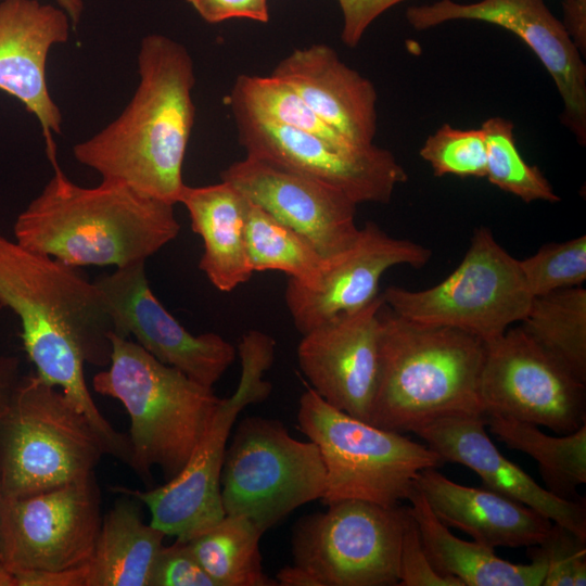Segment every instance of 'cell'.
Returning <instances> with one entry per match:
<instances>
[{
  "label": "cell",
  "instance_id": "obj_20",
  "mask_svg": "<svg viewBox=\"0 0 586 586\" xmlns=\"http://www.w3.org/2000/svg\"><path fill=\"white\" fill-rule=\"evenodd\" d=\"M66 12L37 0L0 2V90L14 97L39 120L52 166L59 165L53 133L62 114L50 95L46 67L50 48L66 42Z\"/></svg>",
  "mask_w": 586,
  "mask_h": 586
},
{
  "label": "cell",
  "instance_id": "obj_35",
  "mask_svg": "<svg viewBox=\"0 0 586 586\" xmlns=\"http://www.w3.org/2000/svg\"><path fill=\"white\" fill-rule=\"evenodd\" d=\"M530 557H540L547 569L545 586L586 585V539L555 523L544 540L527 547Z\"/></svg>",
  "mask_w": 586,
  "mask_h": 586
},
{
  "label": "cell",
  "instance_id": "obj_29",
  "mask_svg": "<svg viewBox=\"0 0 586 586\" xmlns=\"http://www.w3.org/2000/svg\"><path fill=\"white\" fill-rule=\"evenodd\" d=\"M523 331L586 382V290L574 286L533 297Z\"/></svg>",
  "mask_w": 586,
  "mask_h": 586
},
{
  "label": "cell",
  "instance_id": "obj_9",
  "mask_svg": "<svg viewBox=\"0 0 586 586\" xmlns=\"http://www.w3.org/2000/svg\"><path fill=\"white\" fill-rule=\"evenodd\" d=\"M381 295L406 319L459 329L484 342L522 321L533 300L519 259L484 226L474 230L462 260L443 281L418 291L391 285Z\"/></svg>",
  "mask_w": 586,
  "mask_h": 586
},
{
  "label": "cell",
  "instance_id": "obj_16",
  "mask_svg": "<svg viewBox=\"0 0 586 586\" xmlns=\"http://www.w3.org/2000/svg\"><path fill=\"white\" fill-rule=\"evenodd\" d=\"M94 284L102 292L115 334L133 335L161 362L213 387L232 365L235 347L217 333H190L171 316L150 289L145 262L102 275Z\"/></svg>",
  "mask_w": 586,
  "mask_h": 586
},
{
  "label": "cell",
  "instance_id": "obj_15",
  "mask_svg": "<svg viewBox=\"0 0 586 586\" xmlns=\"http://www.w3.org/2000/svg\"><path fill=\"white\" fill-rule=\"evenodd\" d=\"M408 24L426 30L450 21H479L500 26L523 40L550 74L562 99V124L586 144V65L562 22L544 0H437L410 7Z\"/></svg>",
  "mask_w": 586,
  "mask_h": 586
},
{
  "label": "cell",
  "instance_id": "obj_24",
  "mask_svg": "<svg viewBox=\"0 0 586 586\" xmlns=\"http://www.w3.org/2000/svg\"><path fill=\"white\" fill-rule=\"evenodd\" d=\"M179 203L187 208L192 230L203 241L199 268L221 292H230L253 275L245 246L250 201L227 181L184 186Z\"/></svg>",
  "mask_w": 586,
  "mask_h": 586
},
{
  "label": "cell",
  "instance_id": "obj_11",
  "mask_svg": "<svg viewBox=\"0 0 586 586\" xmlns=\"http://www.w3.org/2000/svg\"><path fill=\"white\" fill-rule=\"evenodd\" d=\"M300 518L292 527L293 564L317 586H394L409 507L344 499Z\"/></svg>",
  "mask_w": 586,
  "mask_h": 586
},
{
  "label": "cell",
  "instance_id": "obj_42",
  "mask_svg": "<svg viewBox=\"0 0 586 586\" xmlns=\"http://www.w3.org/2000/svg\"><path fill=\"white\" fill-rule=\"evenodd\" d=\"M18 381V359L14 356H0V417L5 410Z\"/></svg>",
  "mask_w": 586,
  "mask_h": 586
},
{
  "label": "cell",
  "instance_id": "obj_17",
  "mask_svg": "<svg viewBox=\"0 0 586 586\" xmlns=\"http://www.w3.org/2000/svg\"><path fill=\"white\" fill-rule=\"evenodd\" d=\"M221 180L306 238L331 260L355 243L356 206L345 193L266 160L246 155L221 171Z\"/></svg>",
  "mask_w": 586,
  "mask_h": 586
},
{
  "label": "cell",
  "instance_id": "obj_45",
  "mask_svg": "<svg viewBox=\"0 0 586 586\" xmlns=\"http://www.w3.org/2000/svg\"><path fill=\"white\" fill-rule=\"evenodd\" d=\"M0 586H17L15 575L0 562Z\"/></svg>",
  "mask_w": 586,
  "mask_h": 586
},
{
  "label": "cell",
  "instance_id": "obj_30",
  "mask_svg": "<svg viewBox=\"0 0 586 586\" xmlns=\"http://www.w3.org/2000/svg\"><path fill=\"white\" fill-rule=\"evenodd\" d=\"M245 246L255 271L278 270L303 286H313L329 264L302 234L250 201Z\"/></svg>",
  "mask_w": 586,
  "mask_h": 586
},
{
  "label": "cell",
  "instance_id": "obj_1",
  "mask_svg": "<svg viewBox=\"0 0 586 586\" xmlns=\"http://www.w3.org/2000/svg\"><path fill=\"white\" fill-rule=\"evenodd\" d=\"M0 304L17 315L37 375L59 387L104 432L110 422L92 399L84 366H109L115 327L94 282L77 268L0 234Z\"/></svg>",
  "mask_w": 586,
  "mask_h": 586
},
{
  "label": "cell",
  "instance_id": "obj_27",
  "mask_svg": "<svg viewBox=\"0 0 586 586\" xmlns=\"http://www.w3.org/2000/svg\"><path fill=\"white\" fill-rule=\"evenodd\" d=\"M486 425L508 447L532 457L546 488L562 499L579 500L586 483V424L561 436H550L533 423L485 415Z\"/></svg>",
  "mask_w": 586,
  "mask_h": 586
},
{
  "label": "cell",
  "instance_id": "obj_7",
  "mask_svg": "<svg viewBox=\"0 0 586 586\" xmlns=\"http://www.w3.org/2000/svg\"><path fill=\"white\" fill-rule=\"evenodd\" d=\"M297 422L322 457L324 505L359 499L397 506L415 491L422 470L443 462L425 444L352 417L328 404L310 386L300 398Z\"/></svg>",
  "mask_w": 586,
  "mask_h": 586
},
{
  "label": "cell",
  "instance_id": "obj_14",
  "mask_svg": "<svg viewBox=\"0 0 586 586\" xmlns=\"http://www.w3.org/2000/svg\"><path fill=\"white\" fill-rule=\"evenodd\" d=\"M246 155L278 164L345 193L357 205L391 201L408 180L396 157L374 143L344 145L316 135L254 118L234 116Z\"/></svg>",
  "mask_w": 586,
  "mask_h": 586
},
{
  "label": "cell",
  "instance_id": "obj_44",
  "mask_svg": "<svg viewBox=\"0 0 586 586\" xmlns=\"http://www.w3.org/2000/svg\"><path fill=\"white\" fill-rule=\"evenodd\" d=\"M62 10L66 12L73 25H76L84 11L82 0H56Z\"/></svg>",
  "mask_w": 586,
  "mask_h": 586
},
{
  "label": "cell",
  "instance_id": "obj_23",
  "mask_svg": "<svg viewBox=\"0 0 586 586\" xmlns=\"http://www.w3.org/2000/svg\"><path fill=\"white\" fill-rule=\"evenodd\" d=\"M415 488L444 524L494 550L538 545L552 525L548 518L508 496L486 486L458 484L436 468L422 470Z\"/></svg>",
  "mask_w": 586,
  "mask_h": 586
},
{
  "label": "cell",
  "instance_id": "obj_39",
  "mask_svg": "<svg viewBox=\"0 0 586 586\" xmlns=\"http://www.w3.org/2000/svg\"><path fill=\"white\" fill-rule=\"evenodd\" d=\"M207 23L230 18H249L260 23L269 21L267 0H187Z\"/></svg>",
  "mask_w": 586,
  "mask_h": 586
},
{
  "label": "cell",
  "instance_id": "obj_38",
  "mask_svg": "<svg viewBox=\"0 0 586 586\" xmlns=\"http://www.w3.org/2000/svg\"><path fill=\"white\" fill-rule=\"evenodd\" d=\"M403 1L406 0H337L343 15V43L356 48L370 24Z\"/></svg>",
  "mask_w": 586,
  "mask_h": 586
},
{
  "label": "cell",
  "instance_id": "obj_13",
  "mask_svg": "<svg viewBox=\"0 0 586 586\" xmlns=\"http://www.w3.org/2000/svg\"><path fill=\"white\" fill-rule=\"evenodd\" d=\"M485 415L568 434L586 424V382L542 349L521 327L485 342L480 379Z\"/></svg>",
  "mask_w": 586,
  "mask_h": 586
},
{
  "label": "cell",
  "instance_id": "obj_32",
  "mask_svg": "<svg viewBox=\"0 0 586 586\" xmlns=\"http://www.w3.org/2000/svg\"><path fill=\"white\" fill-rule=\"evenodd\" d=\"M486 143V175L488 181L525 203H556L560 196L538 167L526 163L518 150L514 125L510 119L494 116L481 126Z\"/></svg>",
  "mask_w": 586,
  "mask_h": 586
},
{
  "label": "cell",
  "instance_id": "obj_18",
  "mask_svg": "<svg viewBox=\"0 0 586 586\" xmlns=\"http://www.w3.org/2000/svg\"><path fill=\"white\" fill-rule=\"evenodd\" d=\"M383 305L380 294L303 334L297 346L310 387L331 406L368 423L378 384Z\"/></svg>",
  "mask_w": 586,
  "mask_h": 586
},
{
  "label": "cell",
  "instance_id": "obj_10",
  "mask_svg": "<svg viewBox=\"0 0 586 586\" xmlns=\"http://www.w3.org/2000/svg\"><path fill=\"white\" fill-rule=\"evenodd\" d=\"M326 469L318 446L292 437L277 419L237 425L220 475L225 514L249 518L264 534L298 507L321 499Z\"/></svg>",
  "mask_w": 586,
  "mask_h": 586
},
{
  "label": "cell",
  "instance_id": "obj_2",
  "mask_svg": "<svg viewBox=\"0 0 586 586\" xmlns=\"http://www.w3.org/2000/svg\"><path fill=\"white\" fill-rule=\"evenodd\" d=\"M138 65L140 82L124 112L73 153L102 179L175 205L194 123L193 61L181 43L152 34L141 40Z\"/></svg>",
  "mask_w": 586,
  "mask_h": 586
},
{
  "label": "cell",
  "instance_id": "obj_19",
  "mask_svg": "<svg viewBox=\"0 0 586 586\" xmlns=\"http://www.w3.org/2000/svg\"><path fill=\"white\" fill-rule=\"evenodd\" d=\"M432 251L408 239L394 238L375 222L359 229L352 247L331 259L313 286L289 279L284 301L297 331L303 335L326 321L358 310L379 294L386 270L398 265L424 267Z\"/></svg>",
  "mask_w": 586,
  "mask_h": 586
},
{
  "label": "cell",
  "instance_id": "obj_25",
  "mask_svg": "<svg viewBox=\"0 0 586 586\" xmlns=\"http://www.w3.org/2000/svg\"><path fill=\"white\" fill-rule=\"evenodd\" d=\"M408 500L424 551L442 575L455 577L463 586L543 585L547 569L543 558L531 557L527 564L504 560L494 549L455 536L416 488Z\"/></svg>",
  "mask_w": 586,
  "mask_h": 586
},
{
  "label": "cell",
  "instance_id": "obj_43",
  "mask_svg": "<svg viewBox=\"0 0 586 586\" xmlns=\"http://www.w3.org/2000/svg\"><path fill=\"white\" fill-rule=\"evenodd\" d=\"M276 581L279 586H317L314 578L295 564L282 568Z\"/></svg>",
  "mask_w": 586,
  "mask_h": 586
},
{
  "label": "cell",
  "instance_id": "obj_40",
  "mask_svg": "<svg viewBox=\"0 0 586 586\" xmlns=\"http://www.w3.org/2000/svg\"><path fill=\"white\" fill-rule=\"evenodd\" d=\"M89 563L60 571L26 570L14 573L17 586H87Z\"/></svg>",
  "mask_w": 586,
  "mask_h": 586
},
{
  "label": "cell",
  "instance_id": "obj_28",
  "mask_svg": "<svg viewBox=\"0 0 586 586\" xmlns=\"http://www.w3.org/2000/svg\"><path fill=\"white\" fill-rule=\"evenodd\" d=\"M262 535L249 518L225 514L188 544L215 586H279L264 573L259 549Z\"/></svg>",
  "mask_w": 586,
  "mask_h": 586
},
{
  "label": "cell",
  "instance_id": "obj_36",
  "mask_svg": "<svg viewBox=\"0 0 586 586\" xmlns=\"http://www.w3.org/2000/svg\"><path fill=\"white\" fill-rule=\"evenodd\" d=\"M150 586H215L196 560L188 542L175 540L163 546L157 557Z\"/></svg>",
  "mask_w": 586,
  "mask_h": 586
},
{
  "label": "cell",
  "instance_id": "obj_33",
  "mask_svg": "<svg viewBox=\"0 0 586 586\" xmlns=\"http://www.w3.org/2000/svg\"><path fill=\"white\" fill-rule=\"evenodd\" d=\"M519 263L533 297L582 286L586 280V235L546 243Z\"/></svg>",
  "mask_w": 586,
  "mask_h": 586
},
{
  "label": "cell",
  "instance_id": "obj_3",
  "mask_svg": "<svg viewBox=\"0 0 586 586\" xmlns=\"http://www.w3.org/2000/svg\"><path fill=\"white\" fill-rule=\"evenodd\" d=\"M53 168L15 220L14 239L26 249L74 268H120L145 262L179 234L173 204L119 181L80 187Z\"/></svg>",
  "mask_w": 586,
  "mask_h": 586
},
{
  "label": "cell",
  "instance_id": "obj_6",
  "mask_svg": "<svg viewBox=\"0 0 586 586\" xmlns=\"http://www.w3.org/2000/svg\"><path fill=\"white\" fill-rule=\"evenodd\" d=\"M109 448L90 420L37 374L20 379L0 417V496L37 495L94 473Z\"/></svg>",
  "mask_w": 586,
  "mask_h": 586
},
{
  "label": "cell",
  "instance_id": "obj_8",
  "mask_svg": "<svg viewBox=\"0 0 586 586\" xmlns=\"http://www.w3.org/2000/svg\"><path fill=\"white\" fill-rule=\"evenodd\" d=\"M275 349V340L262 331L251 330L242 335L238 345V386L232 395L220 398L206 431L175 477L149 491L113 487L114 492L145 505L151 513L150 523L166 536L188 542L225 517L220 475L227 444L239 413L270 395L272 387L264 374L273 362Z\"/></svg>",
  "mask_w": 586,
  "mask_h": 586
},
{
  "label": "cell",
  "instance_id": "obj_46",
  "mask_svg": "<svg viewBox=\"0 0 586 586\" xmlns=\"http://www.w3.org/2000/svg\"><path fill=\"white\" fill-rule=\"evenodd\" d=\"M0 508H1V496H0ZM0 562H1V550H0Z\"/></svg>",
  "mask_w": 586,
  "mask_h": 586
},
{
  "label": "cell",
  "instance_id": "obj_26",
  "mask_svg": "<svg viewBox=\"0 0 586 586\" xmlns=\"http://www.w3.org/2000/svg\"><path fill=\"white\" fill-rule=\"evenodd\" d=\"M124 495L103 518L87 586H150L166 534L145 523L141 502Z\"/></svg>",
  "mask_w": 586,
  "mask_h": 586
},
{
  "label": "cell",
  "instance_id": "obj_21",
  "mask_svg": "<svg viewBox=\"0 0 586 586\" xmlns=\"http://www.w3.org/2000/svg\"><path fill=\"white\" fill-rule=\"evenodd\" d=\"M485 425V415H455L432 420L412 432L443 462L466 466L482 479L484 486L532 508L586 539L585 500L562 499L539 486L498 450Z\"/></svg>",
  "mask_w": 586,
  "mask_h": 586
},
{
  "label": "cell",
  "instance_id": "obj_41",
  "mask_svg": "<svg viewBox=\"0 0 586 586\" xmlns=\"http://www.w3.org/2000/svg\"><path fill=\"white\" fill-rule=\"evenodd\" d=\"M562 24L572 42L585 56L586 54V0H563Z\"/></svg>",
  "mask_w": 586,
  "mask_h": 586
},
{
  "label": "cell",
  "instance_id": "obj_12",
  "mask_svg": "<svg viewBox=\"0 0 586 586\" xmlns=\"http://www.w3.org/2000/svg\"><path fill=\"white\" fill-rule=\"evenodd\" d=\"M101 508L94 473L37 495L1 498V562L13 574L88 564L102 523Z\"/></svg>",
  "mask_w": 586,
  "mask_h": 586
},
{
  "label": "cell",
  "instance_id": "obj_5",
  "mask_svg": "<svg viewBox=\"0 0 586 586\" xmlns=\"http://www.w3.org/2000/svg\"><path fill=\"white\" fill-rule=\"evenodd\" d=\"M110 339L109 368L93 377L92 387L119 400L129 415L130 468L145 480L157 467L167 482L188 462L220 398L137 342L114 332Z\"/></svg>",
  "mask_w": 586,
  "mask_h": 586
},
{
  "label": "cell",
  "instance_id": "obj_22",
  "mask_svg": "<svg viewBox=\"0 0 586 586\" xmlns=\"http://www.w3.org/2000/svg\"><path fill=\"white\" fill-rule=\"evenodd\" d=\"M271 75L290 85L324 124L349 143L373 144L375 88L346 65L334 49L322 43L295 49Z\"/></svg>",
  "mask_w": 586,
  "mask_h": 586
},
{
  "label": "cell",
  "instance_id": "obj_37",
  "mask_svg": "<svg viewBox=\"0 0 586 586\" xmlns=\"http://www.w3.org/2000/svg\"><path fill=\"white\" fill-rule=\"evenodd\" d=\"M398 585L463 586L457 578L442 575L434 569L424 551L418 526L411 514L402 543Z\"/></svg>",
  "mask_w": 586,
  "mask_h": 586
},
{
  "label": "cell",
  "instance_id": "obj_34",
  "mask_svg": "<svg viewBox=\"0 0 586 586\" xmlns=\"http://www.w3.org/2000/svg\"><path fill=\"white\" fill-rule=\"evenodd\" d=\"M419 154L436 177L486 175V143L481 127L461 129L444 124L425 139Z\"/></svg>",
  "mask_w": 586,
  "mask_h": 586
},
{
  "label": "cell",
  "instance_id": "obj_4",
  "mask_svg": "<svg viewBox=\"0 0 586 586\" xmlns=\"http://www.w3.org/2000/svg\"><path fill=\"white\" fill-rule=\"evenodd\" d=\"M485 342L466 331L380 311L377 391L369 423L404 433L455 415H485Z\"/></svg>",
  "mask_w": 586,
  "mask_h": 586
},
{
  "label": "cell",
  "instance_id": "obj_31",
  "mask_svg": "<svg viewBox=\"0 0 586 586\" xmlns=\"http://www.w3.org/2000/svg\"><path fill=\"white\" fill-rule=\"evenodd\" d=\"M228 100L233 116L286 126L337 144L354 145L324 124L290 85L272 75H239Z\"/></svg>",
  "mask_w": 586,
  "mask_h": 586
}]
</instances>
